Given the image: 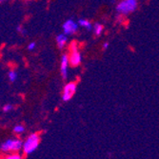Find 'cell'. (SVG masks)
Listing matches in <instances>:
<instances>
[{"mask_svg": "<svg viewBox=\"0 0 159 159\" xmlns=\"http://www.w3.org/2000/svg\"><path fill=\"white\" fill-rule=\"evenodd\" d=\"M109 46H110V44H109L108 42L104 43V44H103V50H107L109 48Z\"/></svg>", "mask_w": 159, "mask_h": 159, "instance_id": "e0dca14e", "label": "cell"}, {"mask_svg": "<svg viewBox=\"0 0 159 159\" xmlns=\"http://www.w3.org/2000/svg\"><path fill=\"white\" fill-rule=\"evenodd\" d=\"M25 131V128L22 126V125H17L13 128V132L16 133V134H21Z\"/></svg>", "mask_w": 159, "mask_h": 159, "instance_id": "7c38bea8", "label": "cell"}, {"mask_svg": "<svg viewBox=\"0 0 159 159\" xmlns=\"http://www.w3.org/2000/svg\"><path fill=\"white\" fill-rule=\"evenodd\" d=\"M77 30H78V23H76L73 19H68L63 24V31H64V34L67 35L75 34Z\"/></svg>", "mask_w": 159, "mask_h": 159, "instance_id": "277c9868", "label": "cell"}, {"mask_svg": "<svg viewBox=\"0 0 159 159\" xmlns=\"http://www.w3.org/2000/svg\"><path fill=\"white\" fill-rule=\"evenodd\" d=\"M69 61H70V65L73 67H77L80 65L82 61V56L78 49L70 51V54L69 56Z\"/></svg>", "mask_w": 159, "mask_h": 159, "instance_id": "5b68a950", "label": "cell"}, {"mask_svg": "<svg viewBox=\"0 0 159 159\" xmlns=\"http://www.w3.org/2000/svg\"><path fill=\"white\" fill-rule=\"evenodd\" d=\"M67 40H68V37H67V34H61L59 35H57L56 43H57V46H58L59 49H63V47L67 43Z\"/></svg>", "mask_w": 159, "mask_h": 159, "instance_id": "52a82bcc", "label": "cell"}, {"mask_svg": "<svg viewBox=\"0 0 159 159\" xmlns=\"http://www.w3.org/2000/svg\"><path fill=\"white\" fill-rule=\"evenodd\" d=\"M4 159H22V156L18 153H12V154L6 156Z\"/></svg>", "mask_w": 159, "mask_h": 159, "instance_id": "5bb4252c", "label": "cell"}, {"mask_svg": "<svg viewBox=\"0 0 159 159\" xmlns=\"http://www.w3.org/2000/svg\"><path fill=\"white\" fill-rule=\"evenodd\" d=\"M70 65L69 61V55L68 54H63L61 57V64H60V74L64 79L67 78L68 76V66Z\"/></svg>", "mask_w": 159, "mask_h": 159, "instance_id": "8992f818", "label": "cell"}, {"mask_svg": "<svg viewBox=\"0 0 159 159\" xmlns=\"http://www.w3.org/2000/svg\"><path fill=\"white\" fill-rule=\"evenodd\" d=\"M3 1H5V0H0V3H2Z\"/></svg>", "mask_w": 159, "mask_h": 159, "instance_id": "ffe728a7", "label": "cell"}, {"mask_svg": "<svg viewBox=\"0 0 159 159\" xmlns=\"http://www.w3.org/2000/svg\"><path fill=\"white\" fill-rule=\"evenodd\" d=\"M77 23H78V25H79V26H81V27L85 28L87 31H91L92 29H93V25H92V23H91L89 20H87V19H79Z\"/></svg>", "mask_w": 159, "mask_h": 159, "instance_id": "30bf717a", "label": "cell"}, {"mask_svg": "<svg viewBox=\"0 0 159 159\" xmlns=\"http://www.w3.org/2000/svg\"><path fill=\"white\" fill-rule=\"evenodd\" d=\"M17 31H19L20 33H24L23 28H21V27H17Z\"/></svg>", "mask_w": 159, "mask_h": 159, "instance_id": "ac0fdd59", "label": "cell"}, {"mask_svg": "<svg viewBox=\"0 0 159 159\" xmlns=\"http://www.w3.org/2000/svg\"><path fill=\"white\" fill-rule=\"evenodd\" d=\"M138 1L137 0H121L116 5V12L119 16H128L137 10Z\"/></svg>", "mask_w": 159, "mask_h": 159, "instance_id": "6da1fadb", "label": "cell"}, {"mask_svg": "<svg viewBox=\"0 0 159 159\" xmlns=\"http://www.w3.org/2000/svg\"><path fill=\"white\" fill-rule=\"evenodd\" d=\"M34 47H35V42H32L31 44H29V50H30V51L34 50Z\"/></svg>", "mask_w": 159, "mask_h": 159, "instance_id": "2e32d148", "label": "cell"}, {"mask_svg": "<svg viewBox=\"0 0 159 159\" xmlns=\"http://www.w3.org/2000/svg\"><path fill=\"white\" fill-rule=\"evenodd\" d=\"M11 110H12V106H11V105H6V106H4V108H3V111H4L5 112L10 111Z\"/></svg>", "mask_w": 159, "mask_h": 159, "instance_id": "9a60e30c", "label": "cell"}, {"mask_svg": "<svg viewBox=\"0 0 159 159\" xmlns=\"http://www.w3.org/2000/svg\"><path fill=\"white\" fill-rule=\"evenodd\" d=\"M23 146V143L20 139H12L11 143V150L12 152H18Z\"/></svg>", "mask_w": 159, "mask_h": 159, "instance_id": "ba28073f", "label": "cell"}, {"mask_svg": "<svg viewBox=\"0 0 159 159\" xmlns=\"http://www.w3.org/2000/svg\"><path fill=\"white\" fill-rule=\"evenodd\" d=\"M76 89H77V86L76 83L75 82H70L68 83L63 89V93H62V99L65 102L67 101L70 100L73 98V96L75 95V93H76Z\"/></svg>", "mask_w": 159, "mask_h": 159, "instance_id": "3957f363", "label": "cell"}, {"mask_svg": "<svg viewBox=\"0 0 159 159\" xmlns=\"http://www.w3.org/2000/svg\"><path fill=\"white\" fill-rule=\"evenodd\" d=\"M93 30L95 36H100L104 31V26L101 23H95L93 27Z\"/></svg>", "mask_w": 159, "mask_h": 159, "instance_id": "9c48e42d", "label": "cell"}, {"mask_svg": "<svg viewBox=\"0 0 159 159\" xmlns=\"http://www.w3.org/2000/svg\"><path fill=\"white\" fill-rule=\"evenodd\" d=\"M111 3H114V2H115V0H111Z\"/></svg>", "mask_w": 159, "mask_h": 159, "instance_id": "d6986e66", "label": "cell"}, {"mask_svg": "<svg viewBox=\"0 0 159 159\" xmlns=\"http://www.w3.org/2000/svg\"><path fill=\"white\" fill-rule=\"evenodd\" d=\"M9 77H10V81L11 82H14V81L16 80L17 74L14 70H11V71H10V73H9Z\"/></svg>", "mask_w": 159, "mask_h": 159, "instance_id": "4fadbf2b", "label": "cell"}, {"mask_svg": "<svg viewBox=\"0 0 159 159\" xmlns=\"http://www.w3.org/2000/svg\"><path fill=\"white\" fill-rule=\"evenodd\" d=\"M39 141H40V138H39L37 134H31L27 138L25 143L23 144V152H24V153L30 154V153L34 152L37 149V147L39 145Z\"/></svg>", "mask_w": 159, "mask_h": 159, "instance_id": "7a4b0ae2", "label": "cell"}, {"mask_svg": "<svg viewBox=\"0 0 159 159\" xmlns=\"http://www.w3.org/2000/svg\"><path fill=\"white\" fill-rule=\"evenodd\" d=\"M11 143H12V139H8L6 142H4L1 146V151L10 152L11 150Z\"/></svg>", "mask_w": 159, "mask_h": 159, "instance_id": "8fae6325", "label": "cell"}]
</instances>
